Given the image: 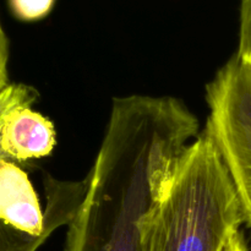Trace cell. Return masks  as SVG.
<instances>
[{
	"label": "cell",
	"instance_id": "1",
	"mask_svg": "<svg viewBox=\"0 0 251 251\" xmlns=\"http://www.w3.org/2000/svg\"><path fill=\"white\" fill-rule=\"evenodd\" d=\"M245 223L229 173L203 130L174 164L141 225V251H222Z\"/></svg>",
	"mask_w": 251,
	"mask_h": 251
},
{
	"label": "cell",
	"instance_id": "2",
	"mask_svg": "<svg viewBox=\"0 0 251 251\" xmlns=\"http://www.w3.org/2000/svg\"><path fill=\"white\" fill-rule=\"evenodd\" d=\"M205 131L215 141L251 229V65L235 54L206 86Z\"/></svg>",
	"mask_w": 251,
	"mask_h": 251
},
{
	"label": "cell",
	"instance_id": "3",
	"mask_svg": "<svg viewBox=\"0 0 251 251\" xmlns=\"http://www.w3.org/2000/svg\"><path fill=\"white\" fill-rule=\"evenodd\" d=\"M48 206L41 208L28 176L14 162L0 159V218L1 227L34 238H47L58 226L74 217L86 181L59 183L46 178Z\"/></svg>",
	"mask_w": 251,
	"mask_h": 251
},
{
	"label": "cell",
	"instance_id": "4",
	"mask_svg": "<svg viewBox=\"0 0 251 251\" xmlns=\"http://www.w3.org/2000/svg\"><path fill=\"white\" fill-rule=\"evenodd\" d=\"M6 47V43H2L0 159L19 164L49 156L56 145V132L48 118L32 109L38 92L31 86L7 78Z\"/></svg>",
	"mask_w": 251,
	"mask_h": 251
},
{
	"label": "cell",
	"instance_id": "5",
	"mask_svg": "<svg viewBox=\"0 0 251 251\" xmlns=\"http://www.w3.org/2000/svg\"><path fill=\"white\" fill-rule=\"evenodd\" d=\"M56 0H7L10 12L22 22H36L48 16Z\"/></svg>",
	"mask_w": 251,
	"mask_h": 251
},
{
	"label": "cell",
	"instance_id": "6",
	"mask_svg": "<svg viewBox=\"0 0 251 251\" xmlns=\"http://www.w3.org/2000/svg\"><path fill=\"white\" fill-rule=\"evenodd\" d=\"M237 55L251 65V0H239V43Z\"/></svg>",
	"mask_w": 251,
	"mask_h": 251
},
{
	"label": "cell",
	"instance_id": "7",
	"mask_svg": "<svg viewBox=\"0 0 251 251\" xmlns=\"http://www.w3.org/2000/svg\"><path fill=\"white\" fill-rule=\"evenodd\" d=\"M46 238H34L1 227L0 251H36Z\"/></svg>",
	"mask_w": 251,
	"mask_h": 251
},
{
	"label": "cell",
	"instance_id": "8",
	"mask_svg": "<svg viewBox=\"0 0 251 251\" xmlns=\"http://www.w3.org/2000/svg\"><path fill=\"white\" fill-rule=\"evenodd\" d=\"M222 251H248L247 242H245L243 233L239 230L235 234H233Z\"/></svg>",
	"mask_w": 251,
	"mask_h": 251
}]
</instances>
